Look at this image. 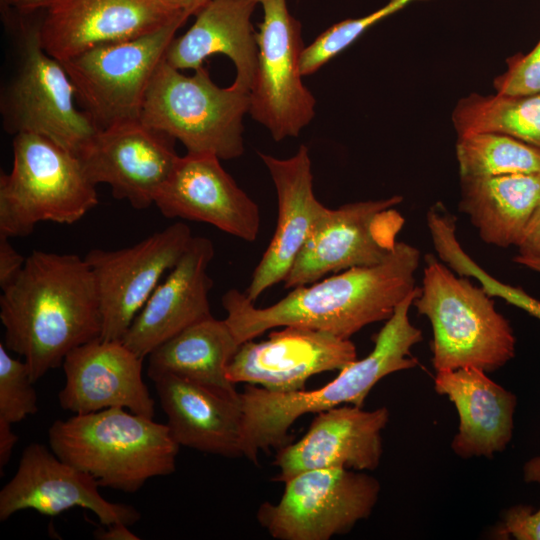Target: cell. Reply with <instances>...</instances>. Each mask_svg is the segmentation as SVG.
<instances>
[{
  "label": "cell",
  "instance_id": "1f68e13d",
  "mask_svg": "<svg viewBox=\"0 0 540 540\" xmlns=\"http://www.w3.org/2000/svg\"><path fill=\"white\" fill-rule=\"evenodd\" d=\"M26 362L13 358L0 343V419L11 424L38 411V397Z\"/></svg>",
  "mask_w": 540,
  "mask_h": 540
},
{
  "label": "cell",
  "instance_id": "ac0fdd59",
  "mask_svg": "<svg viewBox=\"0 0 540 540\" xmlns=\"http://www.w3.org/2000/svg\"><path fill=\"white\" fill-rule=\"evenodd\" d=\"M154 205L166 218L207 223L248 242L260 230L258 205L211 154L179 156Z\"/></svg>",
  "mask_w": 540,
  "mask_h": 540
},
{
  "label": "cell",
  "instance_id": "7c38bea8",
  "mask_svg": "<svg viewBox=\"0 0 540 540\" xmlns=\"http://www.w3.org/2000/svg\"><path fill=\"white\" fill-rule=\"evenodd\" d=\"M402 200L394 195L328 208L298 253L284 286L293 289L329 273L384 261L395 249L405 223L396 209Z\"/></svg>",
  "mask_w": 540,
  "mask_h": 540
},
{
  "label": "cell",
  "instance_id": "8fae6325",
  "mask_svg": "<svg viewBox=\"0 0 540 540\" xmlns=\"http://www.w3.org/2000/svg\"><path fill=\"white\" fill-rule=\"evenodd\" d=\"M263 20L256 32L258 60L250 88L251 117L277 142L297 137L315 116L316 100L304 85L301 22L287 0H257Z\"/></svg>",
  "mask_w": 540,
  "mask_h": 540
},
{
  "label": "cell",
  "instance_id": "f35d334b",
  "mask_svg": "<svg viewBox=\"0 0 540 540\" xmlns=\"http://www.w3.org/2000/svg\"><path fill=\"white\" fill-rule=\"evenodd\" d=\"M128 527L123 523H114L106 525V528L95 530L93 535L100 540H139V537Z\"/></svg>",
  "mask_w": 540,
  "mask_h": 540
},
{
  "label": "cell",
  "instance_id": "603a6c76",
  "mask_svg": "<svg viewBox=\"0 0 540 540\" xmlns=\"http://www.w3.org/2000/svg\"><path fill=\"white\" fill-rule=\"evenodd\" d=\"M151 380L180 446L223 457L243 456L240 393L231 396L172 374Z\"/></svg>",
  "mask_w": 540,
  "mask_h": 540
},
{
  "label": "cell",
  "instance_id": "83f0119b",
  "mask_svg": "<svg viewBox=\"0 0 540 540\" xmlns=\"http://www.w3.org/2000/svg\"><path fill=\"white\" fill-rule=\"evenodd\" d=\"M451 118L457 136L500 133L540 149V93H471L456 103Z\"/></svg>",
  "mask_w": 540,
  "mask_h": 540
},
{
  "label": "cell",
  "instance_id": "6da1fadb",
  "mask_svg": "<svg viewBox=\"0 0 540 540\" xmlns=\"http://www.w3.org/2000/svg\"><path fill=\"white\" fill-rule=\"evenodd\" d=\"M419 250L398 241L381 263L342 271L293 288L276 303L259 308L245 292L230 289L221 299L225 320L242 344L267 330L290 325L330 332L342 338L388 320L416 286Z\"/></svg>",
  "mask_w": 540,
  "mask_h": 540
},
{
  "label": "cell",
  "instance_id": "3957f363",
  "mask_svg": "<svg viewBox=\"0 0 540 540\" xmlns=\"http://www.w3.org/2000/svg\"><path fill=\"white\" fill-rule=\"evenodd\" d=\"M415 290L386 320L374 338V347L356 359L330 382L306 391L277 392L246 384L240 392L243 410L242 452L257 463L259 451L290 443L289 430L297 419L341 405L362 407L372 388L389 374L416 367L411 349L423 336L409 317Z\"/></svg>",
  "mask_w": 540,
  "mask_h": 540
},
{
  "label": "cell",
  "instance_id": "cb8c5ba5",
  "mask_svg": "<svg viewBox=\"0 0 540 540\" xmlns=\"http://www.w3.org/2000/svg\"><path fill=\"white\" fill-rule=\"evenodd\" d=\"M435 391L455 405L458 432L451 447L462 458L492 457L513 434L516 396L474 367L437 371Z\"/></svg>",
  "mask_w": 540,
  "mask_h": 540
},
{
  "label": "cell",
  "instance_id": "b9f144b4",
  "mask_svg": "<svg viewBox=\"0 0 540 540\" xmlns=\"http://www.w3.org/2000/svg\"><path fill=\"white\" fill-rule=\"evenodd\" d=\"M513 260L515 263L519 265H522L526 268H529L535 272L540 273V260L539 259L527 258V257L517 255Z\"/></svg>",
  "mask_w": 540,
  "mask_h": 540
},
{
  "label": "cell",
  "instance_id": "7a4b0ae2",
  "mask_svg": "<svg viewBox=\"0 0 540 540\" xmlns=\"http://www.w3.org/2000/svg\"><path fill=\"white\" fill-rule=\"evenodd\" d=\"M4 345L22 356L35 383L73 349L101 338L102 315L85 258L34 250L2 290Z\"/></svg>",
  "mask_w": 540,
  "mask_h": 540
},
{
  "label": "cell",
  "instance_id": "e575fe53",
  "mask_svg": "<svg viewBox=\"0 0 540 540\" xmlns=\"http://www.w3.org/2000/svg\"><path fill=\"white\" fill-rule=\"evenodd\" d=\"M26 258L10 244L9 238L0 235V287L10 285L24 267Z\"/></svg>",
  "mask_w": 540,
  "mask_h": 540
},
{
  "label": "cell",
  "instance_id": "ffe728a7",
  "mask_svg": "<svg viewBox=\"0 0 540 540\" xmlns=\"http://www.w3.org/2000/svg\"><path fill=\"white\" fill-rule=\"evenodd\" d=\"M143 360L121 340L97 338L78 346L62 364L59 405L74 414L119 407L153 418L155 401L142 377Z\"/></svg>",
  "mask_w": 540,
  "mask_h": 540
},
{
  "label": "cell",
  "instance_id": "4dcf8cb0",
  "mask_svg": "<svg viewBox=\"0 0 540 540\" xmlns=\"http://www.w3.org/2000/svg\"><path fill=\"white\" fill-rule=\"evenodd\" d=\"M424 0H389L379 9L358 18L342 20L305 46L301 56V73L308 76L318 71L332 58L353 44L370 27L402 10L409 4Z\"/></svg>",
  "mask_w": 540,
  "mask_h": 540
},
{
  "label": "cell",
  "instance_id": "9c48e42d",
  "mask_svg": "<svg viewBox=\"0 0 540 540\" xmlns=\"http://www.w3.org/2000/svg\"><path fill=\"white\" fill-rule=\"evenodd\" d=\"M20 63L1 97L7 133L43 136L79 155L99 128L74 102L73 84L60 61L41 46L37 26H22Z\"/></svg>",
  "mask_w": 540,
  "mask_h": 540
},
{
  "label": "cell",
  "instance_id": "484cf974",
  "mask_svg": "<svg viewBox=\"0 0 540 540\" xmlns=\"http://www.w3.org/2000/svg\"><path fill=\"white\" fill-rule=\"evenodd\" d=\"M540 205V175L460 177L459 210L485 243L517 246Z\"/></svg>",
  "mask_w": 540,
  "mask_h": 540
},
{
  "label": "cell",
  "instance_id": "d4e9b609",
  "mask_svg": "<svg viewBox=\"0 0 540 540\" xmlns=\"http://www.w3.org/2000/svg\"><path fill=\"white\" fill-rule=\"evenodd\" d=\"M257 5V0H211L195 15L191 27L174 37L165 61L178 70H196L209 56L223 54L234 64L233 83L250 91L258 60L251 21Z\"/></svg>",
  "mask_w": 540,
  "mask_h": 540
},
{
  "label": "cell",
  "instance_id": "44dd1931",
  "mask_svg": "<svg viewBox=\"0 0 540 540\" xmlns=\"http://www.w3.org/2000/svg\"><path fill=\"white\" fill-rule=\"evenodd\" d=\"M273 181L278 218L272 239L245 291L255 302L264 291L283 282L298 253L328 208L313 191L312 164L309 149L300 145L289 158L258 153Z\"/></svg>",
  "mask_w": 540,
  "mask_h": 540
},
{
  "label": "cell",
  "instance_id": "4316f807",
  "mask_svg": "<svg viewBox=\"0 0 540 540\" xmlns=\"http://www.w3.org/2000/svg\"><path fill=\"white\" fill-rule=\"evenodd\" d=\"M240 345L226 320L211 315L155 348L147 356V373L150 379L172 374L238 396L227 368Z\"/></svg>",
  "mask_w": 540,
  "mask_h": 540
},
{
  "label": "cell",
  "instance_id": "60d3db41",
  "mask_svg": "<svg viewBox=\"0 0 540 540\" xmlns=\"http://www.w3.org/2000/svg\"><path fill=\"white\" fill-rule=\"evenodd\" d=\"M524 479L526 482H535L540 485V456L530 459L525 464Z\"/></svg>",
  "mask_w": 540,
  "mask_h": 540
},
{
  "label": "cell",
  "instance_id": "ab89813d",
  "mask_svg": "<svg viewBox=\"0 0 540 540\" xmlns=\"http://www.w3.org/2000/svg\"><path fill=\"white\" fill-rule=\"evenodd\" d=\"M176 10L195 16L211 0H163Z\"/></svg>",
  "mask_w": 540,
  "mask_h": 540
},
{
  "label": "cell",
  "instance_id": "2e32d148",
  "mask_svg": "<svg viewBox=\"0 0 540 540\" xmlns=\"http://www.w3.org/2000/svg\"><path fill=\"white\" fill-rule=\"evenodd\" d=\"M356 359V347L350 339L290 325L272 332L266 340L242 343L228 365L227 375L235 385L292 392L304 390L314 375L340 371Z\"/></svg>",
  "mask_w": 540,
  "mask_h": 540
},
{
  "label": "cell",
  "instance_id": "8992f818",
  "mask_svg": "<svg viewBox=\"0 0 540 540\" xmlns=\"http://www.w3.org/2000/svg\"><path fill=\"white\" fill-rule=\"evenodd\" d=\"M249 107L250 91L234 83L219 87L204 66L184 75L164 58L147 90L140 120L180 141L187 153L230 160L244 152L243 118Z\"/></svg>",
  "mask_w": 540,
  "mask_h": 540
},
{
  "label": "cell",
  "instance_id": "277c9868",
  "mask_svg": "<svg viewBox=\"0 0 540 540\" xmlns=\"http://www.w3.org/2000/svg\"><path fill=\"white\" fill-rule=\"evenodd\" d=\"M48 439L56 456L100 487L127 493L172 474L180 448L167 424L119 407L56 420Z\"/></svg>",
  "mask_w": 540,
  "mask_h": 540
},
{
  "label": "cell",
  "instance_id": "9a60e30c",
  "mask_svg": "<svg viewBox=\"0 0 540 540\" xmlns=\"http://www.w3.org/2000/svg\"><path fill=\"white\" fill-rule=\"evenodd\" d=\"M38 25L41 46L66 61L98 45L142 37L182 16L163 0H55Z\"/></svg>",
  "mask_w": 540,
  "mask_h": 540
},
{
  "label": "cell",
  "instance_id": "ba28073f",
  "mask_svg": "<svg viewBox=\"0 0 540 540\" xmlns=\"http://www.w3.org/2000/svg\"><path fill=\"white\" fill-rule=\"evenodd\" d=\"M188 18L182 16L142 37L95 46L61 62L77 99L99 129L140 119L154 73Z\"/></svg>",
  "mask_w": 540,
  "mask_h": 540
},
{
  "label": "cell",
  "instance_id": "836d02e7",
  "mask_svg": "<svg viewBox=\"0 0 540 540\" xmlns=\"http://www.w3.org/2000/svg\"><path fill=\"white\" fill-rule=\"evenodd\" d=\"M496 537L517 540H540V508L516 505L505 511L495 532Z\"/></svg>",
  "mask_w": 540,
  "mask_h": 540
},
{
  "label": "cell",
  "instance_id": "d590c367",
  "mask_svg": "<svg viewBox=\"0 0 540 540\" xmlns=\"http://www.w3.org/2000/svg\"><path fill=\"white\" fill-rule=\"evenodd\" d=\"M516 247L518 255L540 260V205L534 211Z\"/></svg>",
  "mask_w": 540,
  "mask_h": 540
},
{
  "label": "cell",
  "instance_id": "e0dca14e",
  "mask_svg": "<svg viewBox=\"0 0 540 540\" xmlns=\"http://www.w3.org/2000/svg\"><path fill=\"white\" fill-rule=\"evenodd\" d=\"M99 487L88 473L46 446L31 443L24 449L14 476L0 491V521L27 509L56 516L74 507L92 511L105 526H131L140 519L136 508L106 500Z\"/></svg>",
  "mask_w": 540,
  "mask_h": 540
},
{
  "label": "cell",
  "instance_id": "30bf717a",
  "mask_svg": "<svg viewBox=\"0 0 540 540\" xmlns=\"http://www.w3.org/2000/svg\"><path fill=\"white\" fill-rule=\"evenodd\" d=\"M285 483L276 503L257 510L259 524L277 540H329L367 519L379 498V481L343 467L301 472Z\"/></svg>",
  "mask_w": 540,
  "mask_h": 540
},
{
  "label": "cell",
  "instance_id": "8d00e7d4",
  "mask_svg": "<svg viewBox=\"0 0 540 540\" xmlns=\"http://www.w3.org/2000/svg\"><path fill=\"white\" fill-rule=\"evenodd\" d=\"M11 423L0 419V471L8 464L18 436L12 430Z\"/></svg>",
  "mask_w": 540,
  "mask_h": 540
},
{
  "label": "cell",
  "instance_id": "5bb4252c",
  "mask_svg": "<svg viewBox=\"0 0 540 540\" xmlns=\"http://www.w3.org/2000/svg\"><path fill=\"white\" fill-rule=\"evenodd\" d=\"M174 143L140 119L126 120L99 129L78 157L95 185L107 184L114 198L145 209L179 158Z\"/></svg>",
  "mask_w": 540,
  "mask_h": 540
},
{
  "label": "cell",
  "instance_id": "4fadbf2b",
  "mask_svg": "<svg viewBox=\"0 0 540 540\" xmlns=\"http://www.w3.org/2000/svg\"><path fill=\"white\" fill-rule=\"evenodd\" d=\"M192 237L187 224L176 222L132 246L118 250L92 249L85 255L99 297L101 339L122 340Z\"/></svg>",
  "mask_w": 540,
  "mask_h": 540
},
{
  "label": "cell",
  "instance_id": "5b68a950",
  "mask_svg": "<svg viewBox=\"0 0 540 540\" xmlns=\"http://www.w3.org/2000/svg\"><path fill=\"white\" fill-rule=\"evenodd\" d=\"M412 306L431 324L436 372L474 367L488 373L515 355L513 329L492 296L434 255L425 256L422 285Z\"/></svg>",
  "mask_w": 540,
  "mask_h": 540
},
{
  "label": "cell",
  "instance_id": "74e56055",
  "mask_svg": "<svg viewBox=\"0 0 540 540\" xmlns=\"http://www.w3.org/2000/svg\"><path fill=\"white\" fill-rule=\"evenodd\" d=\"M55 0H0L1 11L7 21L10 9H15L22 13H30L36 10L46 9Z\"/></svg>",
  "mask_w": 540,
  "mask_h": 540
},
{
  "label": "cell",
  "instance_id": "d6986e66",
  "mask_svg": "<svg viewBox=\"0 0 540 540\" xmlns=\"http://www.w3.org/2000/svg\"><path fill=\"white\" fill-rule=\"evenodd\" d=\"M388 421L386 407L365 410L347 404L316 413L302 438L278 449L274 480L286 482L301 472L324 468L376 469Z\"/></svg>",
  "mask_w": 540,
  "mask_h": 540
},
{
  "label": "cell",
  "instance_id": "f1b7e54d",
  "mask_svg": "<svg viewBox=\"0 0 540 540\" xmlns=\"http://www.w3.org/2000/svg\"><path fill=\"white\" fill-rule=\"evenodd\" d=\"M456 158L460 177L540 175V149L500 133L458 135Z\"/></svg>",
  "mask_w": 540,
  "mask_h": 540
},
{
  "label": "cell",
  "instance_id": "52a82bcc",
  "mask_svg": "<svg viewBox=\"0 0 540 540\" xmlns=\"http://www.w3.org/2000/svg\"><path fill=\"white\" fill-rule=\"evenodd\" d=\"M97 204L77 155L40 135H14L12 168L0 176V235L25 237L44 221L74 224Z\"/></svg>",
  "mask_w": 540,
  "mask_h": 540
},
{
  "label": "cell",
  "instance_id": "7402d4cb",
  "mask_svg": "<svg viewBox=\"0 0 540 540\" xmlns=\"http://www.w3.org/2000/svg\"><path fill=\"white\" fill-rule=\"evenodd\" d=\"M213 242L193 236L187 249L153 291L122 342L145 359L155 348L188 326L211 316L208 295L213 281L208 267Z\"/></svg>",
  "mask_w": 540,
  "mask_h": 540
},
{
  "label": "cell",
  "instance_id": "f546056e",
  "mask_svg": "<svg viewBox=\"0 0 540 540\" xmlns=\"http://www.w3.org/2000/svg\"><path fill=\"white\" fill-rule=\"evenodd\" d=\"M427 226L440 260L455 273L476 279L492 297L501 298L540 320V300L521 287L499 281L468 255L458 240L456 218L452 214L436 205L427 213Z\"/></svg>",
  "mask_w": 540,
  "mask_h": 540
},
{
  "label": "cell",
  "instance_id": "d6a6232c",
  "mask_svg": "<svg viewBox=\"0 0 540 540\" xmlns=\"http://www.w3.org/2000/svg\"><path fill=\"white\" fill-rule=\"evenodd\" d=\"M493 86L499 94H539L540 40L529 53L509 58L506 71L494 78Z\"/></svg>",
  "mask_w": 540,
  "mask_h": 540
}]
</instances>
